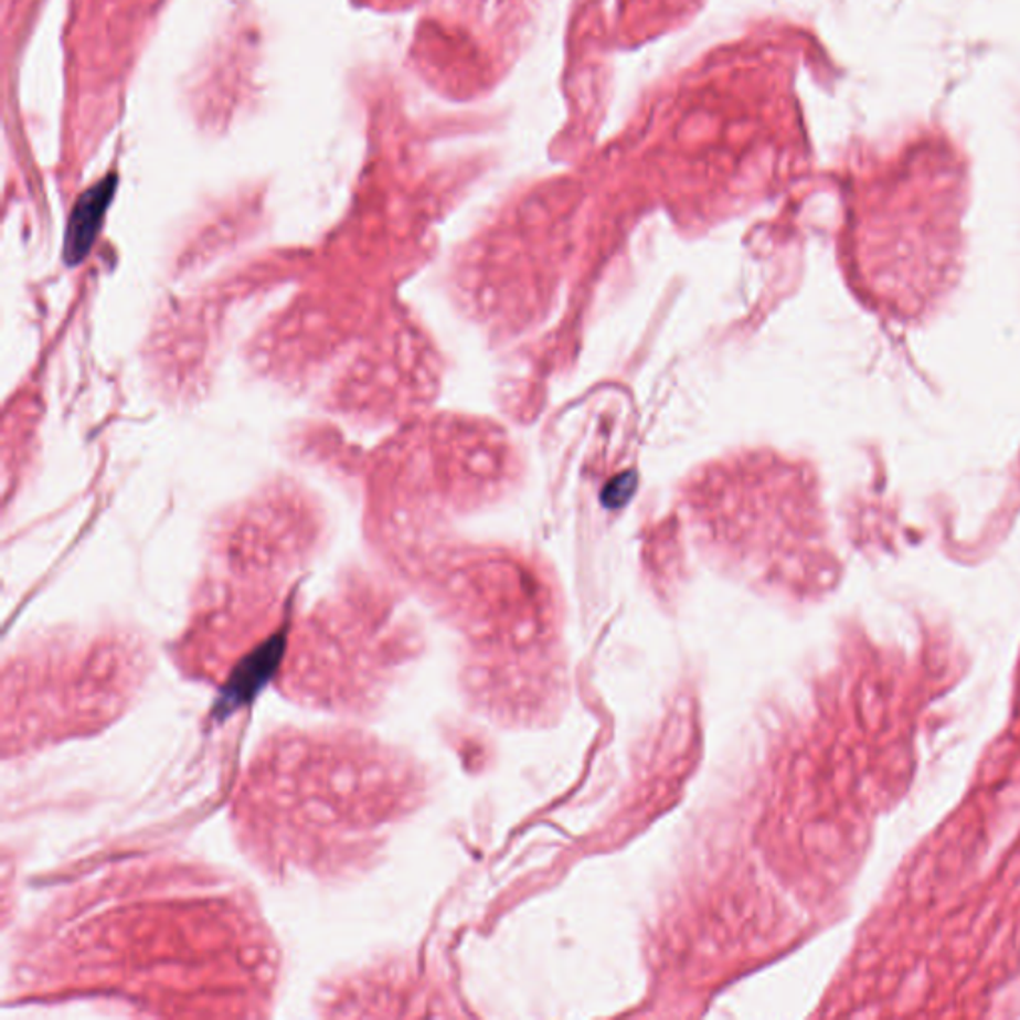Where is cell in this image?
<instances>
[{"instance_id":"7a4b0ae2","label":"cell","mask_w":1020,"mask_h":1020,"mask_svg":"<svg viewBox=\"0 0 1020 1020\" xmlns=\"http://www.w3.org/2000/svg\"><path fill=\"white\" fill-rule=\"evenodd\" d=\"M281 652H284V636L279 634L244 658L237 666V670L230 676L227 684L224 686V692L215 704V715L225 718L235 712L237 708L249 704L254 695L267 684L272 673L276 672L277 663L281 660Z\"/></svg>"},{"instance_id":"6da1fadb","label":"cell","mask_w":1020,"mask_h":1020,"mask_svg":"<svg viewBox=\"0 0 1020 1020\" xmlns=\"http://www.w3.org/2000/svg\"><path fill=\"white\" fill-rule=\"evenodd\" d=\"M118 190V174L110 172L100 182L84 190L68 215L64 242H62V262L66 267H78L93 254L94 244L103 232L108 208L113 205Z\"/></svg>"}]
</instances>
